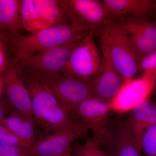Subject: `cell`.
Here are the masks:
<instances>
[{
    "label": "cell",
    "instance_id": "1",
    "mask_svg": "<svg viewBox=\"0 0 156 156\" xmlns=\"http://www.w3.org/2000/svg\"><path fill=\"white\" fill-rule=\"evenodd\" d=\"M86 32L71 23H63L5 41L14 56L13 63L42 51L65 44L86 36Z\"/></svg>",
    "mask_w": 156,
    "mask_h": 156
},
{
    "label": "cell",
    "instance_id": "2",
    "mask_svg": "<svg viewBox=\"0 0 156 156\" xmlns=\"http://www.w3.org/2000/svg\"><path fill=\"white\" fill-rule=\"evenodd\" d=\"M98 33L103 59L125 81L135 77L138 73L140 58L118 21L115 20Z\"/></svg>",
    "mask_w": 156,
    "mask_h": 156
},
{
    "label": "cell",
    "instance_id": "3",
    "mask_svg": "<svg viewBox=\"0 0 156 156\" xmlns=\"http://www.w3.org/2000/svg\"><path fill=\"white\" fill-rule=\"evenodd\" d=\"M83 38L34 54L13 64L24 82L46 86L62 73L73 50Z\"/></svg>",
    "mask_w": 156,
    "mask_h": 156
},
{
    "label": "cell",
    "instance_id": "4",
    "mask_svg": "<svg viewBox=\"0 0 156 156\" xmlns=\"http://www.w3.org/2000/svg\"><path fill=\"white\" fill-rule=\"evenodd\" d=\"M25 83L31 98L33 115L41 127L46 131L55 132L73 122L70 112L48 87L36 82Z\"/></svg>",
    "mask_w": 156,
    "mask_h": 156
},
{
    "label": "cell",
    "instance_id": "5",
    "mask_svg": "<svg viewBox=\"0 0 156 156\" xmlns=\"http://www.w3.org/2000/svg\"><path fill=\"white\" fill-rule=\"evenodd\" d=\"M69 22L82 30L99 32L115 20L102 0H59Z\"/></svg>",
    "mask_w": 156,
    "mask_h": 156
},
{
    "label": "cell",
    "instance_id": "6",
    "mask_svg": "<svg viewBox=\"0 0 156 156\" xmlns=\"http://www.w3.org/2000/svg\"><path fill=\"white\" fill-rule=\"evenodd\" d=\"M94 35L90 32L75 47L62 73L89 82L97 76L104 59L96 45Z\"/></svg>",
    "mask_w": 156,
    "mask_h": 156
},
{
    "label": "cell",
    "instance_id": "7",
    "mask_svg": "<svg viewBox=\"0 0 156 156\" xmlns=\"http://www.w3.org/2000/svg\"><path fill=\"white\" fill-rule=\"evenodd\" d=\"M156 86V74L144 72L138 78L125 81L119 92L108 103L111 111L123 114L131 112L149 99Z\"/></svg>",
    "mask_w": 156,
    "mask_h": 156
},
{
    "label": "cell",
    "instance_id": "8",
    "mask_svg": "<svg viewBox=\"0 0 156 156\" xmlns=\"http://www.w3.org/2000/svg\"><path fill=\"white\" fill-rule=\"evenodd\" d=\"M74 112L91 130L93 140L102 146L111 129L108 123L111 110L108 102L91 97L80 104Z\"/></svg>",
    "mask_w": 156,
    "mask_h": 156
},
{
    "label": "cell",
    "instance_id": "9",
    "mask_svg": "<svg viewBox=\"0 0 156 156\" xmlns=\"http://www.w3.org/2000/svg\"><path fill=\"white\" fill-rule=\"evenodd\" d=\"M88 129L82 122L73 121L69 125L57 130L37 141L28 150L30 156H57L70 148V144L84 136Z\"/></svg>",
    "mask_w": 156,
    "mask_h": 156
},
{
    "label": "cell",
    "instance_id": "10",
    "mask_svg": "<svg viewBox=\"0 0 156 156\" xmlns=\"http://www.w3.org/2000/svg\"><path fill=\"white\" fill-rule=\"evenodd\" d=\"M45 86L70 112L92 97L90 82L66 74L62 73Z\"/></svg>",
    "mask_w": 156,
    "mask_h": 156
},
{
    "label": "cell",
    "instance_id": "11",
    "mask_svg": "<svg viewBox=\"0 0 156 156\" xmlns=\"http://www.w3.org/2000/svg\"><path fill=\"white\" fill-rule=\"evenodd\" d=\"M122 29L139 56L156 50V21L143 20L134 17L116 20Z\"/></svg>",
    "mask_w": 156,
    "mask_h": 156
},
{
    "label": "cell",
    "instance_id": "12",
    "mask_svg": "<svg viewBox=\"0 0 156 156\" xmlns=\"http://www.w3.org/2000/svg\"><path fill=\"white\" fill-rule=\"evenodd\" d=\"M2 76L4 95L9 103L16 110L33 117L30 93L16 66L11 65Z\"/></svg>",
    "mask_w": 156,
    "mask_h": 156
},
{
    "label": "cell",
    "instance_id": "13",
    "mask_svg": "<svg viewBox=\"0 0 156 156\" xmlns=\"http://www.w3.org/2000/svg\"><path fill=\"white\" fill-rule=\"evenodd\" d=\"M102 146L108 156H143L139 143L126 121L111 128Z\"/></svg>",
    "mask_w": 156,
    "mask_h": 156
},
{
    "label": "cell",
    "instance_id": "14",
    "mask_svg": "<svg viewBox=\"0 0 156 156\" xmlns=\"http://www.w3.org/2000/svg\"><path fill=\"white\" fill-rule=\"evenodd\" d=\"M125 81L120 74L104 59L100 72L90 82L91 96L109 103L116 96Z\"/></svg>",
    "mask_w": 156,
    "mask_h": 156
},
{
    "label": "cell",
    "instance_id": "15",
    "mask_svg": "<svg viewBox=\"0 0 156 156\" xmlns=\"http://www.w3.org/2000/svg\"><path fill=\"white\" fill-rule=\"evenodd\" d=\"M115 20L134 17L150 20L155 10V0H102Z\"/></svg>",
    "mask_w": 156,
    "mask_h": 156
},
{
    "label": "cell",
    "instance_id": "16",
    "mask_svg": "<svg viewBox=\"0 0 156 156\" xmlns=\"http://www.w3.org/2000/svg\"><path fill=\"white\" fill-rule=\"evenodd\" d=\"M35 122L32 116L15 110L2 122L14 132L29 150L39 140Z\"/></svg>",
    "mask_w": 156,
    "mask_h": 156
},
{
    "label": "cell",
    "instance_id": "17",
    "mask_svg": "<svg viewBox=\"0 0 156 156\" xmlns=\"http://www.w3.org/2000/svg\"><path fill=\"white\" fill-rule=\"evenodd\" d=\"M126 122L138 143L146 131L156 125V101H146L135 108Z\"/></svg>",
    "mask_w": 156,
    "mask_h": 156
},
{
    "label": "cell",
    "instance_id": "18",
    "mask_svg": "<svg viewBox=\"0 0 156 156\" xmlns=\"http://www.w3.org/2000/svg\"><path fill=\"white\" fill-rule=\"evenodd\" d=\"M0 27L9 38L22 35L20 0H0Z\"/></svg>",
    "mask_w": 156,
    "mask_h": 156
},
{
    "label": "cell",
    "instance_id": "19",
    "mask_svg": "<svg viewBox=\"0 0 156 156\" xmlns=\"http://www.w3.org/2000/svg\"><path fill=\"white\" fill-rule=\"evenodd\" d=\"M33 1L39 17L45 28L71 23L59 0Z\"/></svg>",
    "mask_w": 156,
    "mask_h": 156
},
{
    "label": "cell",
    "instance_id": "20",
    "mask_svg": "<svg viewBox=\"0 0 156 156\" xmlns=\"http://www.w3.org/2000/svg\"><path fill=\"white\" fill-rule=\"evenodd\" d=\"M20 13L23 28L33 32L45 28L37 12L33 0H20Z\"/></svg>",
    "mask_w": 156,
    "mask_h": 156
},
{
    "label": "cell",
    "instance_id": "21",
    "mask_svg": "<svg viewBox=\"0 0 156 156\" xmlns=\"http://www.w3.org/2000/svg\"><path fill=\"white\" fill-rule=\"evenodd\" d=\"M139 144L143 156H156V125L144 133Z\"/></svg>",
    "mask_w": 156,
    "mask_h": 156
},
{
    "label": "cell",
    "instance_id": "22",
    "mask_svg": "<svg viewBox=\"0 0 156 156\" xmlns=\"http://www.w3.org/2000/svg\"><path fill=\"white\" fill-rule=\"evenodd\" d=\"M0 145L17 147L29 150L27 146L2 122L0 123Z\"/></svg>",
    "mask_w": 156,
    "mask_h": 156
},
{
    "label": "cell",
    "instance_id": "23",
    "mask_svg": "<svg viewBox=\"0 0 156 156\" xmlns=\"http://www.w3.org/2000/svg\"><path fill=\"white\" fill-rule=\"evenodd\" d=\"M77 156H108L101 148L98 144L91 138H88L86 142L77 149Z\"/></svg>",
    "mask_w": 156,
    "mask_h": 156
},
{
    "label": "cell",
    "instance_id": "24",
    "mask_svg": "<svg viewBox=\"0 0 156 156\" xmlns=\"http://www.w3.org/2000/svg\"><path fill=\"white\" fill-rule=\"evenodd\" d=\"M152 72L156 73V50L152 51L140 59L138 73Z\"/></svg>",
    "mask_w": 156,
    "mask_h": 156
},
{
    "label": "cell",
    "instance_id": "25",
    "mask_svg": "<svg viewBox=\"0 0 156 156\" xmlns=\"http://www.w3.org/2000/svg\"><path fill=\"white\" fill-rule=\"evenodd\" d=\"M0 156H30L28 151L17 147L0 145Z\"/></svg>",
    "mask_w": 156,
    "mask_h": 156
},
{
    "label": "cell",
    "instance_id": "26",
    "mask_svg": "<svg viewBox=\"0 0 156 156\" xmlns=\"http://www.w3.org/2000/svg\"><path fill=\"white\" fill-rule=\"evenodd\" d=\"M7 47L5 39L0 37V74H3L11 65L7 54Z\"/></svg>",
    "mask_w": 156,
    "mask_h": 156
},
{
    "label": "cell",
    "instance_id": "27",
    "mask_svg": "<svg viewBox=\"0 0 156 156\" xmlns=\"http://www.w3.org/2000/svg\"><path fill=\"white\" fill-rule=\"evenodd\" d=\"M8 113V109L5 102L2 99H0V123L7 117Z\"/></svg>",
    "mask_w": 156,
    "mask_h": 156
},
{
    "label": "cell",
    "instance_id": "28",
    "mask_svg": "<svg viewBox=\"0 0 156 156\" xmlns=\"http://www.w3.org/2000/svg\"><path fill=\"white\" fill-rule=\"evenodd\" d=\"M4 95V82H3L2 76L0 74V99H2Z\"/></svg>",
    "mask_w": 156,
    "mask_h": 156
},
{
    "label": "cell",
    "instance_id": "29",
    "mask_svg": "<svg viewBox=\"0 0 156 156\" xmlns=\"http://www.w3.org/2000/svg\"><path fill=\"white\" fill-rule=\"evenodd\" d=\"M57 156H73L71 152L70 149V148L68 149L67 151L63 152V153L60 154Z\"/></svg>",
    "mask_w": 156,
    "mask_h": 156
},
{
    "label": "cell",
    "instance_id": "30",
    "mask_svg": "<svg viewBox=\"0 0 156 156\" xmlns=\"http://www.w3.org/2000/svg\"><path fill=\"white\" fill-rule=\"evenodd\" d=\"M0 37H2L3 38L5 39L7 37L5 34L4 33V32L2 30V29L0 27Z\"/></svg>",
    "mask_w": 156,
    "mask_h": 156
},
{
    "label": "cell",
    "instance_id": "31",
    "mask_svg": "<svg viewBox=\"0 0 156 156\" xmlns=\"http://www.w3.org/2000/svg\"><path fill=\"white\" fill-rule=\"evenodd\" d=\"M154 17L155 20L156 21V6L155 8V10L154 13Z\"/></svg>",
    "mask_w": 156,
    "mask_h": 156
},
{
    "label": "cell",
    "instance_id": "32",
    "mask_svg": "<svg viewBox=\"0 0 156 156\" xmlns=\"http://www.w3.org/2000/svg\"><path fill=\"white\" fill-rule=\"evenodd\" d=\"M154 92H155V95H156V86L155 88L154 91Z\"/></svg>",
    "mask_w": 156,
    "mask_h": 156
}]
</instances>
